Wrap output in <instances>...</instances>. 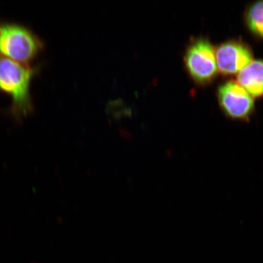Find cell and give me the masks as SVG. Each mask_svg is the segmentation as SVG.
Returning a JSON list of instances; mask_svg holds the SVG:
<instances>
[{"label": "cell", "mask_w": 263, "mask_h": 263, "mask_svg": "<svg viewBox=\"0 0 263 263\" xmlns=\"http://www.w3.org/2000/svg\"><path fill=\"white\" fill-rule=\"evenodd\" d=\"M184 63L190 77L197 83H205L217 71L216 54L211 44L204 39H197L186 48Z\"/></svg>", "instance_id": "obj_3"}, {"label": "cell", "mask_w": 263, "mask_h": 263, "mask_svg": "<svg viewBox=\"0 0 263 263\" xmlns=\"http://www.w3.org/2000/svg\"><path fill=\"white\" fill-rule=\"evenodd\" d=\"M34 71L25 64L0 58V91L9 95L14 113L26 115L32 110L30 85Z\"/></svg>", "instance_id": "obj_1"}, {"label": "cell", "mask_w": 263, "mask_h": 263, "mask_svg": "<svg viewBox=\"0 0 263 263\" xmlns=\"http://www.w3.org/2000/svg\"><path fill=\"white\" fill-rule=\"evenodd\" d=\"M246 20L250 29L263 37V1L255 3L249 8Z\"/></svg>", "instance_id": "obj_7"}, {"label": "cell", "mask_w": 263, "mask_h": 263, "mask_svg": "<svg viewBox=\"0 0 263 263\" xmlns=\"http://www.w3.org/2000/svg\"><path fill=\"white\" fill-rule=\"evenodd\" d=\"M238 84L252 96L263 95V61H252L239 72Z\"/></svg>", "instance_id": "obj_6"}, {"label": "cell", "mask_w": 263, "mask_h": 263, "mask_svg": "<svg viewBox=\"0 0 263 263\" xmlns=\"http://www.w3.org/2000/svg\"><path fill=\"white\" fill-rule=\"evenodd\" d=\"M215 54L217 67L223 74L238 73L252 62V54L249 49L235 42L220 45Z\"/></svg>", "instance_id": "obj_5"}, {"label": "cell", "mask_w": 263, "mask_h": 263, "mask_svg": "<svg viewBox=\"0 0 263 263\" xmlns=\"http://www.w3.org/2000/svg\"><path fill=\"white\" fill-rule=\"evenodd\" d=\"M166 156L170 158H171V157L173 156V153H172V151H170V150L167 151L166 152Z\"/></svg>", "instance_id": "obj_8"}, {"label": "cell", "mask_w": 263, "mask_h": 263, "mask_svg": "<svg viewBox=\"0 0 263 263\" xmlns=\"http://www.w3.org/2000/svg\"><path fill=\"white\" fill-rule=\"evenodd\" d=\"M218 97L223 110L234 119L248 118L254 107L252 95L234 82H227L220 87Z\"/></svg>", "instance_id": "obj_4"}, {"label": "cell", "mask_w": 263, "mask_h": 263, "mask_svg": "<svg viewBox=\"0 0 263 263\" xmlns=\"http://www.w3.org/2000/svg\"><path fill=\"white\" fill-rule=\"evenodd\" d=\"M42 44L36 35L24 26L5 24L0 28V53L22 64L37 57Z\"/></svg>", "instance_id": "obj_2"}]
</instances>
